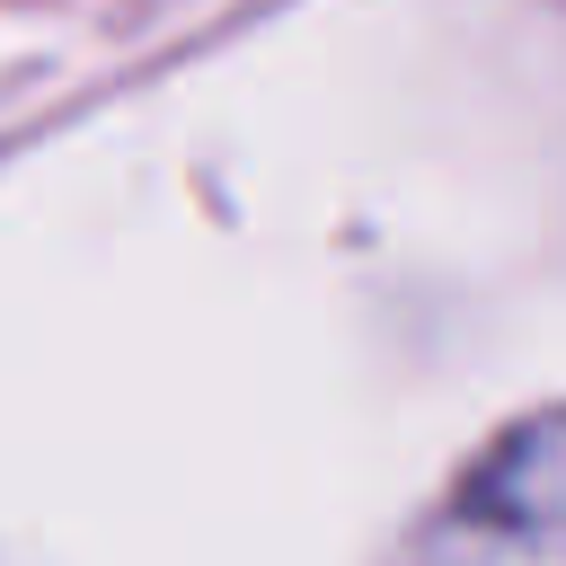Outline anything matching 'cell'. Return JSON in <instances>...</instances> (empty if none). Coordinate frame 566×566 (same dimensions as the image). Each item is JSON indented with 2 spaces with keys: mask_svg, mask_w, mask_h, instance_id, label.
<instances>
[{
  "mask_svg": "<svg viewBox=\"0 0 566 566\" xmlns=\"http://www.w3.org/2000/svg\"><path fill=\"white\" fill-rule=\"evenodd\" d=\"M380 566H566V407L478 442Z\"/></svg>",
  "mask_w": 566,
  "mask_h": 566,
  "instance_id": "cell-1",
  "label": "cell"
}]
</instances>
